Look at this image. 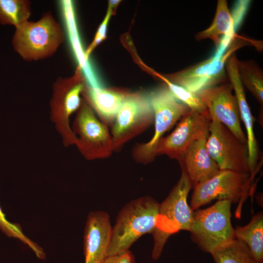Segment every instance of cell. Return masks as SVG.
<instances>
[{
  "mask_svg": "<svg viewBox=\"0 0 263 263\" xmlns=\"http://www.w3.org/2000/svg\"><path fill=\"white\" fill-rule=\"evenodd\" d=\"M159 205L150 196L139 197L126 204L118 212L113 227L107 256L126 252L142 235L152 233L156 226Z\"/></svg>",
  "mask_w": 263,
  "mask_h": 263,
  "instance_id": "1",
  "label": "cell"
},
{
  "mask_svg": "<svg viewBox=\"0 0 263 263\" xmlns=\"http://www.w3.org/2000/svg\"><path fill=\"white\" fill-rule=\"evenodd\" d=\"M181 177L167 198L159 205L156 228L152 233L154 244L151 257L158 260L169 237L180 230H190L193 211L187 197L193 187L183 168Z\"/></svg>",
  "mask_w": 263,
  "mask_h": 263,
  "instance_id": "2",
  "label": "cell"
},
{
  "mask_svg": "<svg viewBox=\"0 0 263 263\" xmlns=\"http://www.w3.org/2000/svg\"><path fill=\"white\" fill-rule=\"evenodd\" d=\"M64 39L60 24L47 12L38 21H27L16 27L12 45L24 60L37 61L52 56Z\"/></svg>",
  "mask_w": 263,
  "mask_h": 263,
  "instance_id": "3",
  "label": "cell"
},
{
  "mask_svg": "<svg viewBox=\"0 0 263 263\" xmlns=\"http://www.w3.org/2000/svg\"><path fill=\"white\" fill-rule=\"evenodd\" d=\"M149 95L154 113V133L150 141L136 144L132 151L134 161L144 165L154 160L155 147L164 134L190 110L173 95L168 87L157 89Z\"/></svg>",
  "mask_w": 263,
  "mask_h": 263,
  "instance_id": "4",
  "label": "cell"
},
{
  "mask_svg": "<svg viewBox=\"0 0 263 263\" xmlns=\"http://www.w3.org/2000/svg\"><path fill=\"white\" fill-rule=\"evenodd\" d=\"M231 202L219 200L211 207L193 211L189 231L194 242L204 251L211 253L236 239L231 223Z\"/></svg>",
  "mask_w": 263,
  "mask_h": 263,
  "instance_id": "5",
  "label": "cell"
},
{
  "mask_svg": "<svg viewBox=\"0 0 263 263\" xmlns=\"http://www.w3.org/2000/svg\"><path fill=\"white\" fill-rule=\"evenodd\" d=\"M71 126L76 137L75 145L87 160L111 156L114 150L108 127L99 120L93 109L82 100Z\"/></svg>",
  "mask_w": 263,
  "mask_h": 263,
  "instance_id": "6",
  "label": "cell"
},
{
  "mask_svg": "<svg viewBox=\"0 0 263 263\" xmlns=\"http://www.w3.org/2000/svg\"><path fill=\"white\" fill-rule=\"evenodd\" d=\"M249 39L235 37L231 41L226 52L219 57L213 56L185 69L167 78L171 82L188 91L197 94L201 90L227 82L225 63L236 51L249 45Z\"/></svg>",
  "mask_w": 263,
  "mask_h": 263,
  "instance_id": "7",
  "label": "cell"
},
{
  "mask_svg": "<svg viewBox=\"0 0 263 263\" xmlns=\"http://www.w3.org/2000/svg\"><path fill=\"white\" fill-rule=\"evenodd\" d=\"M85 88L80 76H75L59 77L53 85L49 103L50 119L65 147L75 144L76 137L70 125V117L79 108L82 100L80 95Z\"/></svg>",
  "mask_w": 263,
  "mask_h": 263,
  "instance_id": "8",
  "label": "cell"
},
{
  "mask_svg": "<svg viewBox=\"0 0 263 263\" xmlns=\"http://www.w3.org/2000/svg\"><path fill=\"white\" fill-rule=\"evenodd\" d=\"M255 174L219 170L212 177L194 187L191 209L194 211L214 200H228L231 203L244 200Z\"/></svg>",
  "mask_w": 263,
  "mask_h": 263,
  "instance_id": "9",
  "label": "cell"
},
{
  "mask_svg": "<svg viewBox=\"0 0 263 263\" xmlns=\"http://www.w3.org/2000/svg\"><path fill=\"white\" fill-rule=\"evenodd\" d=\"M154 122V113L149 94H129L112 125L114 151L145 131Z\"/></svg>",
  "mask_w": 263,
  "mask_h": 263,
  "instance_id": "10",
  "label": "cell"
},
{
  "mask_svg": "<svg viewBox=\"0 0 263 263\" xmlns=\"http://www.w3.org/2000/svg\"><path fill=\"white\" fill-rule=\"evenodd\" d=\"M208 132L207 149L220 170L250 174L247 144L241 141L225 125L215 119L211 120Z\"/></svg>",
  "mask_w": 263,
  "mask_h": 263,
  "instance_id": "11",
  "label": "cell"
},
{
  "mask_svg": "<svg viewBox=\"0 0 263 263\" xmlns=\"http://www.w3.org/2000/svg\"><path fill=\"white\" fill-rule=\"evenodd\" d=\"M210 121L203 114L190 110L181 117L170 134L159 140L154 151L155 158L166 155L180 164L191 144L208 132Z\"/></svg>",
  "mask_w": 263,
  "mask_h": 263,
  "instance_id": "12",
  "label": "cell"
},
{
  "mask_svg": "<svg viewBox=\"0 0 263 263\" xmlns=\"http://www.w3.org/2000/svg\"><path fill=\"white\" fill-rule=\"evenodd\" d=\"M233 87L225 82L204 89L197 94L209 113L210 120L215 119L225 125L241 141L247 144L240 122L238 103Z\"/></svg>",
  "mask_w": 263,
  "mask_h": 263,
  "instance_id": "13",
  "label": "cell"
},
{
  "mask_svg": "<svg viewBox=\"0 0 263 263\" xmlns=\"http://www.w3.org/2000/svg\"><path fill=\"white\" fill-rule=\"evenodd\" d=\"M109 215L103 211L88 215L83 236L85 263H101L107 257L112 236Z\"/></svg>",
  "mask_w": 263,
  "mask_h": 263,
  "instance_id": "14",
  "label": "cell"
},
{
  "mask_svg": "<svg viewBox=\"0 0 263 263\" xmlns=\"http://www.w3.org/2000/svg\"><path fill=\"white\" fill-rule=\"evenodd\" d=\"M236 53L227 59L225 69L237 99L240 115L246 130L249 170L255 173L259 166V149L254 132V118L246 99L244 85L238 72Z\"/></svg>",
  "mask_w": 263,
  "mask_h": 263,
  "instance_id": "15",
  "label": "cell"
},
{
  "mask_svg": "<svg viewBox=\"0 0 263 263\" xmlns=\"http://www.w3.org/2000/svg\"><path fill=\"white\" fill-rule=\"evenodd\" d=\"M208 134V132L204 134L191 144L180 164L187 172L193 187L209 179L220 170L207 149Z\"/></svg>",
  "mask_w": 263,
  "mask_h": 263,
  "instance_id": "16",
  "label": "cell"
},
{
  "mask_svg": "<svg viewBox=\"0 0 263 263\" xmlns=\"http://www.w3.org/2000/svg\"><path fill=\"white\" fill-rule=\"evenodd\" d=\"M94 108L100 120L108 127L112 126L129 94L88 86L82 94Z\"/></svg>",
  "mask_w": 263,
  "mask_h": 263,
  "instance_id": "17",
  "label": "cell"
},
{
  "mask_svg": "<svg viewBox=\"0 0 263 263\" xmlns=\"http://www.w3.org/2000/svg\"><path fill=\"white\" fill-rule=\"evenodd\" d=\"M235 234L236 239L246 244L256 263H263V212L261 211L255 214L246 225L236 226Z\"/></svg>",
  "mask_w": 263,
  "mask_h": 263,
  "instance_id": "18",
  "label": "cell"
},
{
  "mask_svg": "<svg viewBox=\"0 0 263 263\" xmlns=\"http://www.w3.org/2000/svg\"><path fill=\"white\" fill-rule=\"evenodd\" d=\"M234 23L227 1L218 0L211 24L207 28L197 33L195 38L197 40L209 39L213 41L215 47L219 48L222 42L221 37L229 33L233 29Z\"/></svg>",
  "mask_w": 263,
  "mask_h": 263,
  "instance_id": "19",
  "label": "cell"
},
{
  "mask_svg": "<svg viewBox=\"0 0 263 263\" xmlns=\"http://www.w3.org/2000/svg\"><path fill=\"white\" fill-rule=\"evenodd\" d=\"M210 254L215 263H256L246 244L237 239L221 245Z\"/></svg>",
  "mask_w": 263,
  "mask_h": 263,
  "instance_id": "20",
  "label": "cell"
},
{
  "mask_svg": "<svg viewBox=\"0 0 263 263\" xmlns=\"http://www.w3.org/2000/svg\"><path fill=\"white\" fill-rule=\"evenodd\" d=\"M237 67L243 85L251 93L259 104L263 105V70L253 60H238Z\"/></svg>",
  "mask_w": 263,
  "mask_h": 263,
  "instance_id": "21",
  "label": "cell"
},
{
  "mask_svg": "<svg viewBox=\"0 0 263 263\" xmlns=\"http://www.w3.org/2000/svg\"><path fill=\"white\" fill-rule=\"evenodd\" d=\"M31 14L28 0H0V23L15 28L28 21Z\"/></svg>",
  "mask_w": 263,
  "mask_h": 263,
  "instance_id": "22",
  "label": "cell"
},
{
  "mask_svg": "<svg viewBox=\"0 0 263 263\" xmlns=\"http://www.w3.org/2000/svg\"><path fill=\"white\" fill-rule=\"evenodd\" d=\"M154 74L166 83L169 89L177 99L186 105L191 111L198 112L211 120L207 109L197 94L171 82L159 74Z\"/></svg>",
  "mask_w": 263,
  "mask_h": 263,
  "instance_id": "23",
  "label": "cell"
},
{
  "mask_svg": "<svg viewBox=\"0 0 263 263\" xmlns=\"http://www.w3.org/2000/svg\"><path fill=\"white\" fill-rule=\"evenodd\" d=\"M0 230L8 237H13L20 240L27 245L40 260H44L45 254L42 248L37 244L25 236L22 231L21 227L16 223L8 221L0 206Z\"/></svg>",
  "mask_w": 263,
  "mask_h": 263,
  "instance_id": "24",
  "label": "cell"
},
{
  "mask_svg": "<svg viewBox=\"0 0 263 263\" xmlns=\"http://www.w3.org/2000/svg\"><path fill=\"white\" fill-rule=\"evenodd\" d=\"M113 7L109 4L108 10L105 17L99 26L95 36L89 47L84 52L85 60L88 61L89 57L93 51L106 38L107 25L113 13Z\"/></svg>",
  "mask_w": 263,
  "mask_h": 263,
  "instance_id": "25",
  "label": "cell"
},
{
  "mask_svg": "<svg viewBox=\"0 0 263 263\" xmlns=\"http://www.w3.org/2000/svg\"><path fill=\"white\" fill-rule=\"evenodd\" d=\"M101 263H136L134 255L130 250L107 256Z\"/></svg>",
  "mask_w": 263,
  "mask_h": 263,
  "instance_id": "26",
  "label": "cell"
},
{
  "mask_svg": "<svg viewBox=\"0 0 263 263\" xmlns=\"http://www.w3.org/2000/svg\"><path fill=\"white\" fill-rule=\"evenodd\" d=\"M119 2V0H109V4L113 7V6L116 5Z\"/></svg>",
  "mask_w": 263,
  "mask_h": 263,
  "instance_id": "27",
  "label": "cell"
}]
</instances>
